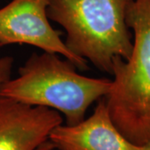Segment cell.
Masks as SVG:
<instances>
[{
  "label": "cell",
  "mask_w": 150,
  "mask_h": 150,
  "mask_svg": "<svg viewBox=\"0 0 150 150\" xmlns=\"http://www.w3.org/2000/svg\"><path fill=\"white\" fill-rule=\"evenodd\" d=\"M133 0H48L49 19L65 29V44L98 69L112 74V60H128L133 41L126 16Z\"/></svg>",
  "instance_id": "3957f363"
},
{
  "label": "cell",
  "mask_w": 150,
  "mask_h": 150,
  "mask_svg": "<svg viewBox=\"0 0 150 150\" xmlns=\"http://www.w3.org/2000/svg\"><path fill=\"white\" fill-rule=\"evenodd\" d=\"M48 0H12L0 8V47L25 43L52 54H60L77 69H88L87 60L74 54L50 25Z\"/></svg>",
  "instance_id": "277c9868"
},
{
  "label": "cell",
  "mask_w": 150,
  "mask_h": 150,
  "mask_svg": "<svg viewBox=\"0 0 150 150\" xmlns=\"http://www.w3.org/2000/svg\"><path fill=\"white\" fill-rule=\"evenodd\" d=\"M62 123L57 110L0 96V150H36Z\"/></svg>",
  "instance_id": "5b68a950"
},
{
  "label": "cell",
  "mask_w": 150,
  "mask_h": 150,
  "mask_svg": "<svg viewBox=\"0 0 150 150\" xmlns=\"http://www.w3.org/2000/svg\"><path fill=\"white\" fill-rule=\"evenodd\" d=\"M13 64V59L12 57L5 56L0 58V83L10 79Z\"/></svg>",
  "instance_id": "52a82bcc"
},
{
  "label": "cell",
  "mask_w": 150,
  "mask_h": 150,
  "mask_svg": "<svg viewBox=\"0 0 150 150\" xmlns=\"http://www.w3.org/2000/svg\"><path fill=\"white\" fill-rule=\"evenodd\" d=\"M143 149L144 150H150V142H149L148 144H146L143 146Z\"/></svg>",
  "instance_id": "9c48e42d"
},
{
  "label": "cell",
  "mask_w": 150,
  "mask_h": 150,
  "mask_svg": "<svg viewBox=\"0 0 150 150\" xmlns=\"http://www.w3.org/2000/svg\"><path fill=\"white\" fill-rule=\"evenodd\" d=\"M111 86L112 80L79 74L69 60L43 52L32 54L16 79L0 83V96L53 108L64 113L67 125H75L84 119L93 103L107 95Z\"/></svg>",
  "instance_id": "6da1fadb"
},
{
  "label": "cell",
  "mask_w": 150,
  "mask_h": 150,
  "mask_svg": "<svg viewBox=\"0 0 150 150\" xmlns=\"http://www.w3.org/2000/svg\"><path fill=\"white\" fill-rule=\"evenodd\" d=\"M55 149L54 145L49 141H46L45 143H43V144H41L36 150H54Z\"/></svg>",
  "instance_id": "ba28073f"
},
{
  "label": "cell",
  "mask_w": 150,
  "mask_h": 150,
  "mask_svg": "<svg viewBox=\"0 0 150 150\" xmlns=\"http://www.w3.org/2000/svg\"><path fill=\"white\" fill-rule=\"evenodd\" d=\"M134 31L128 60H112L111 88L104 97L117 129L134 144L150 142V0H133L126 16Z\"/></svg>",
  "instance_id": "7a4b0ae2"
},
{
  "label": "cell",
  "mask_w": 150,
  "mask_h": 150,
  "mask_svg": "<svg viewBox=\"0 0 150 150\" xmlns=\"http://www.w3.org/2000/svg\"><path fill=\"white\" fill-rule=\"evenodd\" d=\"M48 140L58 150H144L117 129L104 98L99 99L89 118L75 125L60 124L53 129Z\"/></svg>",
  "instance_id": "8992f818"
}]
</instances>
